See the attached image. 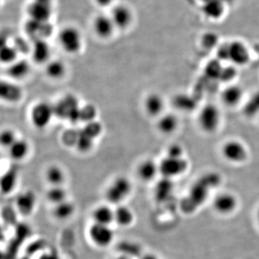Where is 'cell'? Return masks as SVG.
Instances as JSON below:
<instances>
[{
  "label": "cell",
  "mask_w": 259,
  "mask_h": 259,
  "mask_svg": "<svg viewBox=\"0 0 259 259\" xmlns=\"http://www.w3.org/2000/svg\"><path fill=\"white\" fill-rule=\"evenodd\" d=\"M75 207L72 202L68 200L56 204L53 210L54 217L59 221H64L69 219L74 214Z\"/></svg>",
  "instance_id": "obj_24"
},
{
  "label": "cell",
  "mask_w": 259,
  "mask_h": 259,
  "mask_svg": "<svg viewBox=\"0 0 259 259\" xmlns=\"http://www.w3.org/2000/svg\"><path fill=\"white\" fill-rule=\"evenodd\" d=\"M114 259H134L133 258H131V257L127 256L125 255L120 254L116 256Z\"/></svg>",
  "instance_id": "obj_45"
},
{
  "label": "cell",
  "mask_w": 259,
  "mask_h": 259,
  "mask_svg": "<svg viewBox=\"0 0 259 259\" xmlns=\"http://www.w3.org/2000/svg\"><path fill=\"white\" fill-rule=\"evenodd\" d=\"M93 223L97 224L105 225V226H111L112 223L115 222V209L107 204H102L97 206L94 209L93 214Z\"/></svg>",
  "instance_id": "obj_18"
},
{
  "label": "cell",
  "mask_w": 259,
  "mask_h": 259,
  "mask_svg": "<svg viewBox=\"0 0 259 259\" xmlns=\"http://www.w3.org/2000/svg\"><path fill=\"white\" fill-rule=\"evenodd\" d=\"M165 105L164 99L158 93L149 94L144 100L145 111L151 117H159L163 115Z\"/></svg>",
  "instance_id": "obj_14"
},
{
  "label": "cell",
  "mask_w": 259,
  "mask_h": 259,
  "mask_svg": "<svg viewBox=\"0 0 259 259\" xmlns=\"http://www.w3.org/2000/svg\"><path fill=\"white\" fill-rule=\"evenodd\" d=\"M17 178L18 171L14 168H10L8 171L5 172L1 180V188L3 192L7 194L13 191L18 180Z\"/></svg>",
  "instance_id": "obj_28"
},
{
  "label": "cell",
  "mask_w": 259,
  "mask_h": 259,
  "mask_svg": "<svg viewBox=\"0 0 259 259\" xmlns=\"http://www.w3.org/2000/svg\"><path fill=\"white\" fill-rule=\"evenodd\" d=\"M9 154L13 159L19 161L23 159L28 154L29 146L28 142L23 139H17L9 148Z\"/></svg>",
  "instance_id": "obj_27"
},
{
  "label": "cell",
  "mask_w": 259,
  "mask_h": 259,
  "mask_svg": "<svg viewBox=\"0 0 259 259\" xmlns=\"http://www.w3.org/2000/svg\"><path fill=\"white\" fill-rule=\"evenodd\" d=\"M30 66L26 61H14L8 67V74L13 79H22L28 74Z\"/></svg>",
  "instance_id": "obj_26"
},
{
  "label": "cell",
  "mask_w": 259,
  "mask_h": 259,
  "mask_svg": "<svg viewBox=\"0 0 259 259\" xmlns=\"http://www.w3.org/2000/svg\"><path fill=\"white\" fill-rule=\"evenodd\" d=\"M171 180L169 179L163 178V180L158 184L157 187L155 189L156 190L155 196L159 202H163L171 194L173 190Z\"/></svg>",
  "instance_id": "obj_30"
},
{
  "label": "cell",
  "mask_w": 259,
  "mask_h": 259,
  "mask_svg": "<svg viewBox=\"0 0 259 259\" xmlns=\"http://www.w3.org/2000/svg\"><path fill=\"white\" fill-rule=\"evenodd\" d=\"M88 236L94 245L100 248L110 246L115 238V233L110 226L93 223L88 229Z\"/></svg>",
  "instance_id": "obj_7"
},
{
  "label": "cell",
  "mask_w": 259,
  "mask_h": 259,
  "mask_svg": "<svg viewBox=\"0 0 259 259\" xmlns=\"http://www.w3.org/2000/svg\"><path fill=\"white\" fill-rule=\"evenodd\" d=\"M50 47L44 39H38L34 41L32 47V59L37 64L47 62L50 57Z\"/></svg>",
  "instance_id": "obj_21"
},
{
  "label": "cell",
  "mask_w": 259,
  "mask_h": 259,
  "mask_svg": "<svg viewBox=\"0 0 259 259\" xmlns=\"http://www.w3.org/2000/svg\"><path fill=\"white\" fill-rule=\"evenodd\" d=\"M159 174L158 163L152 159L144 160L138 167V175L144 182H151Z\"/></svg>",
  "instance_id": "obj_19"
},
{
  "label": "cell",
  "mask_w": 259,
  "mask_h": 259,
  "mask_svg": "<svg viewBox=\"0 0 259 259\" xmlns=\"http://www.w3.org/2000/svg\"><path fill=\"white\" fill-rule=\"evenodd\" d=\"M27 13L29 20L49 23L53 13V0H32L28 5Z\"/></svg>",
  "instance_id": "obj_9"
},
{
  "label": "cell",
  "mask_w": 259,
  "mask_h": 259,
  "mask_svg": "<svg viewBox=\"0 0 259 259\" xmlns=\"http://www.w3.org/2000/svg\"><path fill=\"white\" fill-rule=\"evenodd\" d=\"M221 156L231 164L239 165L248 160L249 153L244 143L237 139L227 140L221 146Z\"/></svg>",
  "instance_id": "obj_2"
},
{
  "label": "cell",
  "mask_w": 259,
  "mask_h": 259,
  "mask_svg": "<svg viewBox=\"0 0 259 259\" xmlns=\"http://www.w3.org/2000/svg\"><path fill=\"white\" fill-rule=\"evenodd\" d=\"M47 74L52 79H59L62 77L66 71L64 63L60 61H52L47 66Z\"/></svg>",
  "instance_id": "obj_32"
},
{
  "label": "cell",
  "mask_w": 259,
  "mask_h": 259,
  "mask_svg": "<svg viewBox=\"0 0 259 259\" xmlns=\"http://www.w3.org/2000/svg\"><path fill=\"white\" fill-rule=\"evenodd\" d=\"M238 199L236 194L230 192H221L212 199V206L214 212L221 215L233 214L238 207Z\"/></svg>",
  "instance_id": "obj_8"
},
{
  "label": "cell",
  "mask_w": 259,
  "mask_h": 259,
  "mask_svg": "<svg viewBox=\"0 0 259 259\" xmlns=\"http://www.w3.org/2000/svg\"><path fill=\"white\" fill-rule=\"evenodd\" d=\"M244 112L248 117L259 116V91L248 97L244 105Z\"/></svg>",
  "instance_id": "obj_33"
},
{
  "label": "cell",
  "mask_w": 259,
  "mask_h": 259,
  "mask_svg": "<svg viewBox=\"0 0 259 259\" xmlns=\"http://www.w3.org/2000/svg\"><path fill=\"white\" fill-rule=\"evenodd\" d=\"M157 128L161 134L171 135L177 132L180 125V120L175 114L168 112L158 117Z\"/></svg>",
  "instance_id": "obj_17"
},
{
  "label": "cell",
  "mask_w": 259,
  "mask_h": 259,
  "mask_svg": "<svg viewBox=\"0 0 259 259\" xmlns=\"http://www.w3.org/2000/svg\"><path fill=\"white\" fill-rule=\"evenodd\" d=\"M17 209L20 214L28 216L32 214L36 204V197L32 191H25L19 194L15 200Z\"/></svg>",
  "instance_id": "obj_16"
},
{
  "label": "cell",
  "mask_w": 259,
  "mask_h": 259,
  "mask_svg": "<svg viewBox=\"0 0 259 259\" xmlns=\"http://www.w3.org/2000/svg\"><path fill=\"white\" fill-rule=\"evenodd\" d=\"M139 259H159L157 255L153 253H144Z\"/></svg>",
  "instance_id": "obj_44"
},
{
  "label": "cell",
  "mask_w": 259,
  "mask_h": 259,
  "mask_svg": "<svg viewBox=\"0 0 259 259\" xmlns=\"http://www.w3.org/2000/svg\"><path fill=\"white\" fill-rule=\"evenodd\" d=\"M97 114L96 107L93 104H87L80 108V121L88 122L95 120Z\"/></svg>",
  "instance_id": "obj_35"
},
{
  "label": "cell",
  "mask_w": 259,
  "mask_h": 259,
  "mask_svg": "<svg viewBox=\"0 0 259 259\" xmlns=\"http://www.w3.org/2000/svg\"><path fill=\"white\" fill-rule=\"evenodd\" d=\"M255 218H256L257 223H258V226L259 227V207H258V209H257Z\"/></svg>",
  "instance_id": "obj_46"
},
{
  "label": "cell",
  "mask_w": 259,
  "mask_h": 259,
  "mask_svg": "<svg viewBox=\"0 0 259 259\" xmlns=\"http://www.w3.org/2000/svg\"><path fill=\"white\" fill-rule=\"evenodd\" d=\"M258 117H259V116H258Z\"/></svg>",
  "instance_id": "obj_47"
},
{
  "label": "cell",
  "mask_w": 259,
  "mask_h": 259,
  "mask_svg": "<svg viewBox=\"0 0 259 259\" xmlns=\"http://www.w3.org/2000/svg\"><path fill=\"white\" fill-rule=\"evenodd\" d=\"M115 0H95V3L98 6L102 7V8H106L110 6L114 3Z\"/></svg>",
  "instance_id": "obj_43"
},
{
  "label": "cell",
  "mask_w": 259,
  "mask_h": 259,
  "mask_svg": "<svg viewBox=\"0 0 259 259\" xmlns=\"http://www.w3.org/2000/svg\"><path fill=\"white\" fill-rule=\"evenodd\" d=\"M110 15L116 28H127L133 21L132 11L125 5H116Z\"/></svg>",
  "instance_id": "obj_13"
},
{
  "label": "cell",
  "mask_w": 259,
  "mask_h": 259,
  "mask_svg": "<svg viewBox=\"0 0 259 259\" xmlns=\"http://www.w3.org/2000/svg\"><path fill=\"white\" fill-rule=\"evenodd\" d=\"M135 214L132 209L125 205L119 204L115 209V223L122 228H128L134 224Z\"/></svg>",
  "instance_id": "obj_20"
},
{
  "label": "cell",
  "mask_w": 259,
  "mask_h": 259,
  "mask_svg": "<svg viewBox=\"0 0 259 259\" xmlns=\"http://www.w3.org/2000/svg\"><path fill=\"white\" fill-rule=\"evenodd\" d=\"M81 130L85 134L95 140L102 134V126L98 121L94 120L86 123V125Z\"/></svg>",
  "instance_id": "obj_36"
},
{
  "label": "cell",
  "mask_w": 259,
  "mask_h": 259,
  "mask_svg": "<svg viewBox=\"0 0 259 259\" xmlns=\"http://www.w3.org/2000/svg\"><path fill=\"white\" fill-rule=\"evenodd\" d=\"M80 108L77 98L73 95H67L54 105V115L71 123L80 121Z\"/></svg>",
  "instance_id": "obj_3"
},
{
  "label": "cell",
  "mask_w": 259,
  "mask_h": 259,
  "mask_svg": "<svg viewBox=\"0 0 259 259\" xmlns=\"http://www.w3.org/2000/svg\"><path fill=\"white\" fill-rule=\"evenodd\" d=\"M94 140L93 138L89 136L88 134H85L82 130H79V138H78L77 143H76V147L80 152L86 153L91 150L94 144Z\"/></svg>",
  "instance_id": "obj_34"
},
{
  "label": "cell",
  "mask_w": 259,
  "mask_h": 259,
  "mask_svg": "<svg viewBox=\"0 0 259 259\" xmlns=\"http://www.w3.org/2000/svg\"><path fill=\"white\" fill-rule=\"evenodd\" d=\"M133 187L125 177H118L112 181L105 191V198L110 204L119 205L131 194Z\"/></svg>",
  "instance_id": "obj_4"
},
{
  "label": "cell",
  "mask_w": 259,
  "mask_h": 259,
  "mask_svg": "<svg viewBox=\"0 0 259 259\" xmlns=\"http://www.w3.org/2000/svg\"><path fill=\"white\" fill-rule=\"evenodd\" d=\"M66 191L61 186H55L49 189L47 193V198L54 205L67 200Z\"/></svg>",
  "instance_id": "obj_31"
},
{
  "label": "cell",
  "mask_w": 259,
  "mask_h": 259,
  "mask_svg": "<svg viewBox=\"0 0 259 259\" xmlns=\"http://www.w3.org/2000/svg\"><path fill=\"white\" fill-rule=\"evenodd\" d=\"M93 27L97 36L107 38L113 33L115 26L110 15H99L94 20Z\"/></svg>",
  "instance_id": "obj_15"
},
{
  "label": "cell",
  "mask_w": 259,
  "mask_h": 259,
  "mask_svg": "<svg viewBox=\"0 0 259 259\" xmlns=\"http://www.w3.org/2000/svg\"><path fill=\"white\" fill-rule=\"evenodd\" d=\"M23 92L18 85L9 81H2L0 86V96L8 102H17L21 98Z\"/></svg>",
  "instance_id": "obj_22"
},
{
  "label": "cell",
  "mask_w": 259,
  "mask_h": 259,
  "mask_svg": "<svg viewBox=\"0 0 259 259\" xmlns=\"http://www.w3.org/2000/svg\"><path fill=\"white\" fill-rule=\"evenodd\" d=\"M245 93L241 85L231 83L223 89L221 94V100L225 106L233 108L243 105Z\"/></svg>",
  "instance_id": "obj_11"
},
{
  "label": "cell",
  "mask_w": 259,
  "mask_h": 259,
  "mask_svg": "<svg viewBox=\"0 0 259 259\" xmlns=\"http://www.w3.org/2000/svg\"><path fill=\"white\" fill-rule=\"evenodd\" d=\"M228 61L235 66H244L250 59L248 47L243 42L236 40L227 44Z\"/></svg>",
  "instance_id": "obj_12"
},
{
  "label": "cell",
  "mask_w": 259,
  "mask_h": 259,
  "mask_svg": "<svg viewBox=\"0 0 259 259\" xmlns=\"http://www.w3.org/2000/svg\"><path fill=\"white\" fill-rule=\"evenodd\" d=\"M166 155L168 156H176V157H182L185 156V150L180 144H174L168 146Z\"/></svg>",
  "instance_id": "obj_41"
},
{
  "label": "cell",
  "mask_w": 259,
  "mask_h": 259,
  "mask_svg": "<svg viewBox=\"0 0 259 259\" xmlns=\"http://www.w3.org/2000/svg\"><path fill=\"white\" fill-rule=\"evenodd\" d=\"M46 178L52 187L61 186L65 180L64 172L59 166H50L47 169Z\"/></svg>",
  "instance_id": "obj_29"
},
{
  "label": "cell",
  "mask_w": 259,
  "mask_h": 259,
  "mask_svg": "<svg viewBox=\"0 0 259 259\" xmlns=\"http://www.w3.org/2000/svg\"><path fill=\"white\" fill-rule=\"evenodd\" d=\"M159 174L163 178L172 179L182 176L188 168V161L185 156L176 157V156L166 155L164 158L158 163Z\"/></svg>",
  "instance_id": "obj_5"
},
{
  "label": "cell",
  "mask_w": 259,
  "mask_h": 259,
  "mask_svg": "<svg viewBox=\"0 0 259 259\" xmlns=\"http://www.w3.org/2000/svg\"><path fill=\"white\" fill-rule=\"evenodd\" d=\"M79 130L69 129L65 131L62 135V141L64 145L69 146H76L79 138Z\"/></svg>",
  "instance_id": "obj_38"
},
{
  "label": "cell",
  "mask_w": 259,
  "mask_h": 259,
  "mask_svg": "<svg viewBox=\"0 0 259 259\" xmlns=\"http://www.w3.org/2000/svg\"><path fill=\"white\" fill-rule=\"evenodd\" d=\"M173 105L182 112H190L195 108L196 102L187 94H178L173 98Z\"/></svg>",
  "instance_id": "obj_25"
},
{
  "label": "cell",
  "mask_w": 259,
  "mask_h": 259,
  "mask_svg": "<svg viewBox=\"0 0 259 259\" xmlns=\"http://www.w3.org/2000/svg\"><path fill=\"white\" fill-rule=\"evenodd\" d=\"M18 51L15 47L10 46H3L1 50V59L3 62L11 64L15 61Z\"/></svg>",
  "instance_id": "obj_37"
},
{
  "label": "cell",
  "mask_w": 259,
  "mask_h": 259,
  "mask_svg": "<svg viewBox=\"0 0 259 259\" xmlns=\"http://www.w3.org/2000/svg\"><path fill=\"white\" fill-rule=\"evenodd\" d=\"M204 11L207 13V15L209 16L216 18V17L220 16L222 13L223 8L222 5L220 3V2L216 3L214 0H213L211 3H207V6L205 7Z\"/></svg>",
  "instance_id": "obj_40"
},
{
  "label": "cell",
  "mask_w": 259,
  "mask_h": 259,
  "mask_svg": "<svg viewBox=\"0 0 259 259\" xmlns=\"http://www.w3.org/2000/svg\"><path fill=\"white\" fill-rule=\"evenodd\" d=\"M54 115V105L47 102H39L32 109V123L37 129L45 128Z\"/></svg>",
  "instance_id": "obj_10"
},
{
  "label": "cell",
  "mask_w": 259,
  "mask_h": 259,
  "mask_svg": "<svg viewBox=\"0 0 259 259\" xmlns=\"http://www.w3.org/2000/svg\"><path fill=\"white\" fill-rule=\"evenodd\" d=\"M197 122L204 134H214L221 127L222 112L215 104H205L197 112Z\"/></svg>",
  "instance_id": "obj_1"
},
{
  "label": "cell",
  "mask_w": 259,
  "mask_h": 259,
  "mask_svg": "<svg viewBox=\"0 0 259 259\" xmlns=\"http://www.w3.org/2000/svg\"><path fill=\"white\" fill-rule=\"evenodd\" d=\"M58 38L61 48L68 54H76L82 47V37L74 27H65L59 32Z\"/></svg>",
  "instance_id": "obj_6"
},
{
  "label": "cell",
  "mask_w": 259,
  "mask_h": 259,
  "mask_svg": "<svg viewBox=\"0 0 259 259\" xmlns=\"http://www.w3.org/2000/svg\"><path fill=\"white\" fill-rule=\"evenodd\" d=\"M17 139L15 137V135L13 131L11 130H5L1 133V136H0V143L1 145L4 147L9 148L12 146Z\"/></svg>",
  "instance_id": "obj_39"
},
{
  "label": "cell",
  "mask_w": 259,
  "mask_h": 259,
  "mask_svg": "<svg viewBox=\"0 0 259 259\" xmlns=\"http://www.w3.org/2000/svg\"><path fill=\"white\" fill-rule=\"evenodd\" d=\"M216 42H217V39H216L215 35L213 34H207L203 37L204 46H205L206 47H214Z\"/></svg>",
  "instance_id": "obj_42"
},
{
  "label": "cell",
  "mask_w": 259,
  "mask_h": 259,
  "mask_svg": "<svg viewBox=\"0 0 259 259\" xmlns=\"http://www.w3.org/2000/svg\"><path fill=\"white\" fill-rule=\"evenodd\" d=\"M120 254L125 255L134 259L140 258L142 253V248L139 243L132 241H120L117 246Z\"/></svg>",
  "instance_id": "obj_23"
}]
</instances>
